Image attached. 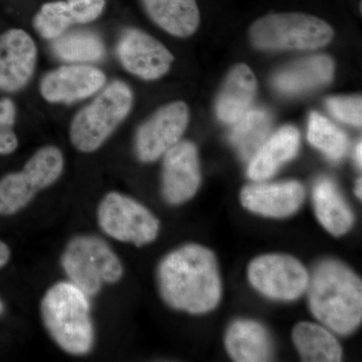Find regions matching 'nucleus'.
<instances>
[{"label":"nucleus","mask_w":362,"mask_h":362,"mask_svg":"<svg viewBox=\"0 0 362 362\" xmlns=\"http://www.w3.org/2000/svg\"><path fill=\"white\" fill-rule=\"evenodd\" d=\"M64 156L56 146L42 147L20 173L0 180V214L11 216L28 206L37 192L51 187L62 175Z\"/></svg>","instance_id":"7"},{"label":"nucleus","mask_w":362,"mask_h":362,"mask_svg":"<svg viewBox=\"0 0 362 362\" xmlns=\"http://www.w3.org/2000/svg\"><path fill=\"white\" fill-rule=\"evenodd\" d=\"M313 202L317 218L328 232L337 237L349 232L354 216L332 181L324 178L317 182Z\"/></svg>","instance_id":"21"},{"label":"nucleus","mask_w":362,"mask_h":362,"mask_svg":"<svg viewBox=\"0 0 362 362\" xmlns=\"http://www.w3.org/2000/svg\"><path fill=\"white\" fill-rule=\"evenodd\" d=\"M16 121V106L9 99L0 101V154L13 153L18 146V140L13 132Z\"/></svg>","instance_id":"27"},{"label":"nucleus","mask_w":362,"mask_h":362,"mask_svg":"<svg viewBox=\"0 0 362 362\" xmlns=\"http://www.w3.org/2000/svg\"><path fill=\"white\" fill-rule=\"evenodd\" d=\"M188 120L189 112L183 102H175L158 109L137 131L135 150L138 158L143 162H153L163 156L180 141Z\"/></svg>","instance_id":"10"},{"label":"nucleus","mask_w":362,"mask_h":362,"mask_svg":"<svg viewBox=\"0 0 362 362\" xmlns=\"http://www.w3.org/2000/svg\"><path fill=\"white\" fill-rule=\"evenodd\" d=\"M361 151H362V146H361V142H359L358 144H357L356 150V161L357 164H358L359 168H361Z\"/></svg>","instance_id":"31"},{"label":"nucleus","mask_w":362,"mask_h":362,"mask_svg":"<svg viewBox=\"0 0 362 362\" xmlns=\"http://www.w3.org/2000/svg\"><path fill=\"white\" fill-rule=\"evenodd\" d=\"M117 54L126 70L147 81L157 80L165 75L175 59L160 42L135 28L122 33Z\"/></svg>","instance_id":"12"},{"label":"nucleus","mask_w":362,"mask_h":362,"mask_svg":"<svg viewBox=\"0 0 362 362\" xmlns=\"http://www.w3.org/2000/svg\"><path fill=\"white\" fill-rule=\"evenodd\" d=\"M272 127L270 114L263 109L249 110L235 123L230 140L244 159H251L268 139Z\"/></svg>","instance_id":"23"},{"label":"nucleus","mask_w":362,"mask_h":362,"mask_svg":"<svg viewBox=\"0 0 362 362\" xmlns=\"http://www.w3.org/2000/svg\"><path fill=\"white\" fill-rule=\"evenodd\" d=\"M308 141L332 160H339L347 149V137L325 117L312 112L309 117Z\"/></svg>","instance_id":"25"},{"label":"nucleus","mask_w":362,"mask_h":362,"mask_svg":"<svg viewBox=\"0 0 362 362\" xmlns=\"http://www.w3.org/2000/svg\"><path fill=\"white\" fill-rule=\"evenodd\" d=\"M61 266L69 280L89 297L105 284H115L123 277L120 259L108 243L95 235H78L66 245Z\"/></svg>","instance_id":"4"},{"label":"nucleus","mask_w":362,"mask_h":362,"mask_svg":"<svg viewBox=\"0 0 362 362\" xmlns=\"http://www.w3.org/2000/svg\"><path fill=\"white\" fill-rule=\"evenodd\" d=\"M257 90V80L251 69L238 65L226 78L216 101V114L221 121L235 124L249 111Z\"/></svg>","instance_id":"18"},{"label":"nucleus","mask_w":362,"mask_h":362,"mask_svg":"<svg viewBox=\"0 0 362 362\" xmlns=\"http://www.w3.org/2000/svg\"><path fill=\"white\" fill-rule=\"evenodd\" d=\"M54 56L70 63L96 62L103 58V42L95 33L76 32L58 37L52 44Z\"/></svg>","instance_id":"24"},{"label":"nucleus","mask_w":362,"mask_h":362,"mask_svg":"<svg viewBox=\"0 0 362 362\" xmlns=\"http://www.w3.org/2000/svg\"><path fill=\"white\" fill-rule=\"evenodd\" d=\"M255 289L271 299L293 301L309 285V275L298 259L287 255H265L255 259L247 270Z\"/></svg>","instance_id":"9"},{"label":"nucleus","mask_w":362,"mask_h":362,"mask_svg":"<svg viewBox=\"0 0 362 362\" xmlns=\"http://www.w3.org/2000/svg\"><path fill=\"white\" fill-rule=\"evenodd\" d=\"M361 183H362L361 180V178H359V180H357L356 188V195H357V197H359V199H361V194H362Z\"/></svg>","instance_id":"32"},{"label":"nucleus","mask_w":362,"mask_h":362,"mask_svg":"<svg viewBox=\"0 0 362 362\" xmlns=\"http://www.w3.org/2000/svg\"><path fill=\"white\" fill-rule=\"evenodd\" d=\"M293 341L304 361H341V346L327 327L311 322L297 324L293 330Z\"/></svg>","instance_id":"22"},{"label":"nucleus","mask_w":362,"mask_h":362,"mask_svg":"<svg viewBox=\"0 0 362 362\" xmlns=\"http://www.w3.org/2000/svg\"><path fill=\"white\" fill-rule=\"evenodd\" d=\"M132 104L129 86L121 81L111 83L74 117L70 127L73 146L84 153L96 151L128 116Z\"/></svg>","instance_id":"5"},{"label":"nucleus","mask_w":362,"mask_h":362,"mask_svg":"<svg viewBox=\"0 0 362 362\" xmlns=\"http://www.w3.org/2000/svg\"><path fill=\"white\" fill-rule=\"evenodd\" d=\"M300 146L299 131L293 126L281 128L252 157L247 175L252 180H268L296 156Z\"/></svg>","instance_id":"16"},{"label":"nucleus","mask_w":362,"mask_h":362,"mask_svg":"<svg viewBox=\"0 0 362 362\" xmlns=\"http://www.w3.org/2000/svg\"><path fill=\"white\" fill-rule=\"evenodd\" d=\"M37 45L23 30H8L0 35V89L21 90L33 77L37 64Z\"/></svg>","instance_id":"14"},{"label":"nucleus","mask_w":362,"mask_h":362,"mask_svg":"<svg viewBox=\"0 0 362 362\" xmlns=\"http://www.w3.org/2000/svg\"><path fill=\"white\" fill-rule=\"evenodd\" d=\"M304 197V187L297 181H289L247 185L242 190L240 202L252 213L270 218H285L296 213Z\"/></svg>","instance_id":"15"},{"label":"nucleus","mask_w":362,"mask_h":362,"mask_svg":"<svg viewBox=\"0 0 362 362\" xmlns=\"http://www.w3.org/2000/svg\"><path fill=\"white\" fill-rule=\"evenodd\" d=\"M161 192L169 204H185L201 185L199 154L194 143L180 141L164 154Z\"/></svg>","instance_id":"11"},{"label":"nucleus","mask_w":362,"mask_h":362,"mask_svg":"<svg viewBox=\"0 0 362 362\" xmlns=\"http://www.w3.org/2000/svg\"><path fill=\"white\" fill-rule=\"evenodd\" d=\"M327 108L338 120L361 127L362 120L361 96L330 98L327 101Z\"/></svg>","instance_id":"28"},{"label":"nucleus","mask_w":362,"mask_h":362,"mask_svg":"<svg viewBox=\"0 0 362 362\" xmlns=\"http://www.w3.org/2000/svg\"><path fill=\"white\" fill-rule=\"evenodd\" d=\"M142 4L150 18L170 35L187 37L199 28L197 0H142Z\"/></svg>","instance_id":"19"},{"label":"nucleus","mask_w":362,"mask_h":362,"mask_svg":"<svg viewBox=\"0 0 362 362\" xmlns=\"http://www.w3.org/2000/svg\"><path fill=\"white\" fill-rule=\"evenodd\" d=\"M11 258V250L6 244L0 240V269L6 265Z\"/></svg>","instance_id":"30"},{"label":"nucleus","mask_w":362,"mask_h":362,"mask_svg":"<svg viewBox=\"0 0 362 362\" xmlns=\"http://www.w3.org/2000/svg\"><path fill=\"white\" fill-rule=\"evenodd\" d=\"M309 287L313 315L329 330L349 334L362 319L361 280L346 266L326 261L317 267Z\"/></svg>","instance_id":"2"},{"label":"nucleus","mask_w":362,"mask_h":362,"mask_svg":"<svg viewBox=\"0 0 362 362\" xmlns=\"http://www.w3.org/2000/svg\"><path fill=\"white\" fill-rule=\"evenodd\" d=\"M73 23L65 1L49 2L33 18L35 30L47 40L58 39Z\"/></svg>","instance_id":"26"},{"label":"nucleus","mask_w":362,"mask_h":362,"mask_svg":"<svg viewBox=\"0 0 362 362\" xmlns=\"http://www.w3.org/2000/svg\"><path fill=\"white\" fill-rule=\"evenodd\" d=\"M226 345L233 361L240 362L268 361L273 352L265 328L251 320L233 323L226 332Z\"/></svg>","instance_id":"20"},{"label":"nucleus","mask_w":362,"mask_h":362,"mask_svg":"<svg viewBox=\"0 0 362 362\" xmlns=\"http://www.w3.org/2000/svg\"><path fill=\"white\" fill-rule=\"evenodd\" d=\"M157 283L162 299L175 310L202 314L220 303L218 263L201 245H185L166 255L157 268Z\"/></svg>","instance_id":"1"},{"label":"nucleus","mask_w":362,"mask_h":362,"mask_svg":"<svg viewBox=\"0 0 362 362\" xmlns=\"http://www.w3.org/2000/svg\"><path fill=\"white\" fill-rule=\"evenodd\" d=\"M89 296L77 286L58 282L40 302V315L52 341L71 356H87L95 344Z\"/></svg>","instance_id":"3"},{"label":"nucleus","mask_w":362,"mask_h":362,"mask_svg":"<svg viewBox=\"0 0 362 362\" xmlns=\"http://www.w3.org/2000/svg\"><path fill=\"white\" fill-rule=\"evenodd\" d=\"M106 83L99 69L87 65L61 66L42 78L40 90L49 103H74L96 94Z\"/></svg>","instance_id":"13"},{"label":"nucleus","mask_w":362,"mask_h":362,"mask_svg":"<svg viewBox=\"0 0 362 362\" xmlns=\"http://www.w3.org/2000/svg\"><path fill=\"white\" fill-rule=\"evenodd\" d=\"M97 220L112 239L137 247L153 242L160 228L159 221L146 206L116 192H109L100 202Z\"/></svg>","instance_id":"8"},{"label":"nucleus","mask_w":362,"mask_h":362,"mask_svg":"<svg viewBox=\"0 0 362 362\" xmlns=\"http://www.w3.org/2000/svg\"><path fill=\"white\" fill-rule=\"evenodd\" d=\"M66 2L73 23H88L97 20L106 4L105 0H68Z\"/></svg>","instance_id":"29"},{"label":"nucleus","mask_w":362,"mask_h":362,"mask_svg":"<svg viewBox=\"0 0 362 362\" xmlns=\"http://www.w3.org/2000/svg\"><path fill=\"white\" fill-rule=\"evenodd\" d=\"M334 64L327 56L300 59L279 71L273 85L283 94H301L327 84L333 77Z\"/></svg>","instance_id":"17"},{"label":"nucleus","mask_w":362,"mask_h":362,"mask_svg":"<svg viewBox=\"0 0 362 362\" xmlns=\"http://www.w3.org/2000/svg\"><path fill=\"white\" fill-rule=\"evenodd\" d=\"M332 28L325 21L304 13L264 16L252 25L250 37L263 49H314L332 40Z\"/></svg>","instance_id":"6"},{"label":"nucleus","mask_w":362,"mask_h":362,"mask_svg":"<svg viewBox=\"0 0 362 362\" xmlns=\"http://www.w3.org/2000/svg\"><path fill=\"white\" fill-rule=\"evenodd\" d=\"M4 304H2V302L0 301V314H1L2 312H4Z\"/></svg>","instance_id":"33"}]
</instances>
